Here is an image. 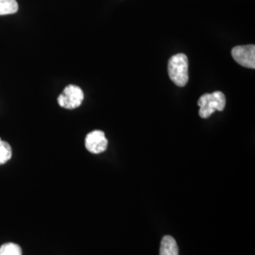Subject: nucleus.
<instances>
[{"mask_svg":"<svg viewBox=\"0 0 255 255\" xmlns=\"http://www.w3.org/2000/svg\"><path fill=\"white\" fill-rule=\"evenodd\" d=\"M169 78L179 87H183L188 82V59L182 53L174 55L167 65Z\"/></svg>","mask_w":255,"mask_h":255,"instance_id":"f257e3e1","label":"nucleus"},{"mask_svg":"<svg viewBox=\"0 0 255 255\" xmlns=\"http://www.w3.org/2000/svg\"><path fill=\"white\" fill-rule=\"evenodd\" d=\"M84 100V94L77 85H67L58 97V103L64 109L73 110L80 107Z\"/></svg>","mask_w":255,"mask_h":255,"instance_id":"7ed1b4c3","label":"nucleus"},{"mask_svg":"<svg viewBox=\"0 0 255 255\" xmlns=\"http://www.w3.org/2000/svg\"><path fill=\"white\" fill-rule=\"evenodd\" d=\"M160 255H179V248L176 240L170 236H164L160 246Z\"/></svg>","mask_w":255,"mask_h":255,"instance_id":"423d86ee","label":"nucleus"},{"mask_svg":"<svg viewBox=\"0 0 255 255\" xmlns=\"http://www.w3.org/2000/svg\"><path fill=\"white\" fill-rule=\"evenodd\" d=\"M232 56L237 64L247 67L255 68V45L235 46L232 49Z\"/></svg>","mask_w":255,"mask_h":255,"instance_id":"20e7f679","label":"nucleus"},{"mask_svg":"<svg viewBox=\"0 0 255 255\" xmlns=\"http://www.w3.org/2000/svg\"><path fill=\"white\" fill-rule=\"evenodd\" d=\"M0 255H22V250L15 243H7L0 247Z\"/></svg>","mask_w":255,"mask_h":255,"instance_id":"1a4fd4ad","label":"nucleus"},{"mask_svg":"<svg viewBox=\"0 0 255 255\" xmlns=\"http://www.w3.org/2000/svg\"><path fill=\"white\" fill-rule=\"evenodd\" d=\"M107 146L108 140L102 130L91 131L85 138L86 149L94 154H100L104 152L107 149Z\"/></svg>","mask_w":255,"mask_h":255,"instance_id":"39448f33","label":"nucleus"},{"mask_svg":"<svg viewBox=\"0 0 255 255\" xmlns=\"http://www.w3.org/2000/svg\"><path fill=\"white\" fill-rule=\"evenodd\" d=\"M18 10L16 0H0V15L13 14Z\"/></svg>","mask_w":255,"mask_h":255,"instance_id":"0eeeda50","label":"nucleus"},{"mask_svg":"<svg viewBox=\"0 0 255 255\" xmlns=\"http://www.w3.org/2000/svg\"><path fill=\"white\" fill-rule=\"evenodd\" d=\"M11 155H12L11 146H9V143L3 141L0 138V164H6L10 160Z\"/></svg>","mask_w":255,"mask_h":255,"instance_id":"6e6552de","label":"nucleus"},{"mask_svg":"<svg viewBox=\"0 0 255 255\" xmlns=\"http://www.w3.org/2000/svg\"><path fill=\"white\" fill-rule=\"evenodd\" d=\"M200 106L199 115L201 119H208L216 111L222 112L226 106V98L222 92L204 94L198 101Z\"/></svg>","mask_w":255,"mask_h":255,"instance_id":"f03ea898","label":"nucleus"}]
</instances>
